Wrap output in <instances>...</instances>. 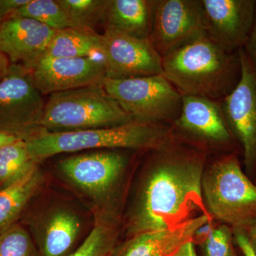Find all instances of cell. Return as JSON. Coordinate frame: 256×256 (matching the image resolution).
I'll return each instance as SVG.
<instances>
[{"mask_svg":"<svg viewBox=\"0 0 256 256\" xmlns=\"http://www.w3.org/2000/svg\"><path fill=\"white\" fill-rule=\"evenodd\" d=\"M207 32L202 0H156L150 40L162 58Z\"/></svg>","mask_w":256,"mask_h":256,"instance_id":"cell-8","label":"cell"},{"mask_svg":"<svg viewBox=\"0 0 256 256\" xmlns=\"http://www.w3.org/2000/svg\"><path fill=\"white\" fill-rule=\"evenodd\" d=\"M163 75L182 95L222 100L240 80V58L204 35L163 57Z\"/></svg>","mask_w":256,"mask_h":256,"instance_id":"cell-2","label":"cell"},{"mask_svg":"<svg viewBox=\"0 0 256 256\" xmlns=\"http://www.w3.org/2000/svg\"><path fill=\"white\" fill-rule=\"evenodd\" d=\"M32 76L43 96L102 85L107 78L102 56L44 57L32 70Z\"/></svg>","mask_w":256,"mask_h":256,"instance_id":"cell-11","label":"cell"},{"mask_svg":"<svg viewBox=\"0 0 256 256\" xmlns=\"http://www.w3.org/2000/svg\"><path fill=\"white\" fill-rule=\"evenodd\" d=\"M244 50L249 60L256 68V8L255 18H254L252 32Z\"/></svg>","mask_w":256,"mask_h":256,"instance_id":"cell-29","label":"cell"},{"mask_svg":"<svg viewBox=\"0 0 256 256\" xmlns=\"http://www.w3.org/2000/svg\"><path fill=\"white\" fill-rule=\"evenodd\" d=\"M0 256H38L26 230L14 225L0 236Z\"/></svg>","mask_w":256,"mask_h":256,"instance_id":"cell-24","label":"cell"},{"mask_svg":"<svg viewBox=\"0 0 256 256\" xmlns=\"http://www.w3.org/2000/svg\"><path fill=\"white\" fill-rule=\"evenodd\" d=\"M156 0H108L105 31L150 38Z\"/></svg>","mask_w":256,"mask_h":256,"instance_id":"cell-17","label":"cell"},{"mask_svg":"<svg viewBox=\"0 0 256 256\" xmlns=\"http://www.w3.org/2000/svg\"><path fill=\"white\" fill-rule=\"evenodd\" d=\"M42 181V175L36 168L20 181L0 190V236L14 225Z\"/></svg>","mask_w":256,"mask_h":256,"instance_id":"cell-19","label":"cell"},{"mask_svg":"<svg viewBox=\"0 0 256 256\" xmlns=\"http://www.w3.org/2000/svg\"><path fill=\"white\" fill-rule=\"evenodd\" d=\"M213 229L212 228L210 224L206 223L202 225L200 228L197 229L195 232L194 237H198V238H204L206 239V237L210 235V232Z\"/></svg>","mask_w":256,"mask_h":256,"instance_id":"cell-33","label":"cell"},{"mask_svg":"<svg viewBox=\"0 0 256 256\" xmlns=\"http://www.w3.org/2000/svg\"><path fill=\"white\" fill-rule=\"evenodd\" d=\"M101 55L108 78L163 75V58L150 38L105 31L102 34Z\"/></svg>","mask_w":256,"mask_h":256,"instance_id":"cell-10","label":"cell"},{"mask_svg":"<svg viewBox=\"0 0 256 256\" xmlns=\"http://www.w3.org/2000/svg\"><path fill=\"white\" fill-rule=\"evenodd\" d=\"M26 141L21 138L0 150V190L20 181L38 168Z\"/></svg>","mask_w":256,"mask_h":256,"instance_id":"cell-21","label":"cell"},{"mask_svg":"<svg viewBox=\"0 0 256 256\" xmlns=\"http://www.w3.org/2000/svg\"><path fill=\"white\" fill-rule=\"evenodd\" d=\"M13 15L36 20L54 31L73 28L58 0H30Z\"/></svg>","mask_w":256,"mask_h":256,"instance_id":"cell-23","label":"cell"},{"mask_svg":"<svg viewBox=\"0 0 256 256\" xmlns=\"http://www.w3.org/2000/svg\"><path fill=\"white\" fill-rule=\"evenodd\" d=\"M204 256H236L232 246V232L226 225L213 229L204 239Z\"/></svg>","mask_w":256,"mask_h":256,"instance_id":"cell-26","label":"cell"},{"mask_svg":"<svg viewBox=\"0 0 256 256\" xmlns=\"http://www.w3.org/2000/svg\"><path fill=\"white\" fill-rule=\"evenodd\" d=\"M126 160L114 152L78 154L60 162L62 172L74 184L90 196L106 194L124 171Z\"/></svg>","mask_w":256,"mask_h":256,"instance_id":"cell-14","label":"cell"},{"mask_svg":"<svg viewBox=\"0 0 256 256\" xmlns=\"http://www.w3.org/2000/svg\"><path fill=\"white\" fill-rule=\"evenodd\" d=\"M101 50L102 34L88 28H68L55 32L44 57L102 56Z\"/></svg>","mask_w":256,"mask_h":256,"instance_id":"cell-18","label":"cell"},{"mask_svg":"<svg viewBox=\"0 0 256 256\" xmlns=\"http://www.w3.org/2000/svg\"><path fill=\"white\" fill-rule=\"evenodd\" d=\"M132 121L102 84L50 95L40 127L50 132H74L116 127Z\"/></svg>","mask_w":256,"mask_h":256,"instance_id":"cell-4","label":"cell"},{"mask_svg":"<svg viewBox=\"0 0 256 256\" xmlns=\"http://www.w3.org/2000/svg\"><path fill=\"white\" fill-rule=\"evenodd\" d=\"M166 132L156 124L132 122L116 127L74 132L38 131L25 138L37 162L60 153L87 150L158 148L166 141Z\"/></svg>","mask_w":256,"mask_h":256,"instance_id":"cell-3","label":"cell"},{"mask_svg":"<svg viewBox=\"0 0 256 256\" xmlns=\"http://www.w3.org/2000/svg\"><path fill=\"white\" fill-rule=\"evenodd\" d=\"M10 65L11 64H10V60L6 58V56L0 52V80L4 78L6 74L8 73Z\"/></svg>","mask_w":256,"mask_h":256,"instance_id":"cell-32","label":"cell"},{"mask_svg":"<svg viewBox=\"0 0 256 256\" xmlns=\"http://www.w3.org/2000/svg\"><path fill=\"white\" fill-rule=\"evenodd\" d=\"M234 236L236 244L242 250L244 256H256V249L252 245L246 230L234 228Z\"/></svg>","mask_w":256,"mask_h":256,"instance_id":"cell-27","label":"cell"},{"mask_svg":"<svg viewBox=\"0 0 256 256\" xmlns=\"http://www.w3.org/2000/svg\"><path fill=\"white\" fill-rule=\"evenodd\" d=\"M78 218L68 210H58L46 224L41 242L42 256H67L80 232Z\"/></svg>","mask_w":256,"mask_h":256,"instance_id":"cell-20","label":"cell"},{"mask_svg":"<svg viewBox=\"0 0 256 256\" xmlns=\"http://www.w3.org/2000/svg\"><path fill=\"white\" fill-rule=\"evenodd\" d=\"M202 196L216 218L248 232L256 224V185L230 156L214 163L203 174Z\"/></svg>","mask_w":256,"mask_h":256,"instance_id":"cell-5","label":"cell"},{"mask_svg":"<svg viewBox=\"0 0 256 256\" xmlns=\"http://www.w3.org/2000/svg\"><path fill=\"white\" fill-rule=\"evenodd\" d=\"M208 36L224 50L244 48L255 18L256 0H202Z\"/></svg>","mask_w":256,"mask_h":256,"instance_id":"cell-12","label":"cell"},{"mask_svg":"<svg viewBox=\"0 0 256 256\" xmlns=\"http://www.w3.org/2000/svg\"><path fill=\"white\" fill-rule=\"evenodd\" d=\"M20 136L6 131L0 130V150L10 143L21 139ZM23 139V138H22Z\"/></svg>","mask_w":256,"mask_h":256,"instance_id":"cell-31","label":"cell"},{"mask_svg":"<svg viewBox=\"0 0 256 256\" xmlns=\"http://www.w3.org/2000/svg\"><path fill=\"white\" fill-rule=\"evenodd\" d=\"M45 102L32 70L11 64L0 80V130L23 139L42 130L40 122Z\"/></svg>","mask_w":256,"mask_h":256,"instance_id":"cell-7","label":"cell"},{"mask_svg":"<svg viewBox=\"0 0 256 256\" xmlns=\"http://www.w3.org/2000/svg\"><path fill=\"white\" fill-rule=\"evenodd\" d=\"M102 87L136 122L175 120L181 112L182 95L164 75L106 78Z\"/></svg>","mask_w":256,"mask_h":256,"instance_id":"cell-6","label":"cell"},{"mask_svg":"<svg viewBox=\"0 0 256 256\" xmlns=\"http://www.w3.org/2000/svg\"><path fill=\"white\" fill-rule=\"evenodd\" d=\"M170 256H198V255L195 250L193 242L191 240L184 244L174 254Z\"/></svg>","mask_w":256,"mask_h":256,"instance_id":"cell-30","label":"cell"},{"mask_svg":"<svg viewBox=\"0 0 256 256\" xmlns=\"http://www.w3.org/2000/svg\"><path fill=\"white\" fill-rule=\"evenodd\" d=\"M73 28L94 30L104 24L108 0H58Z\"/></svg>","mask_w":256,"mask_h":256,"instance_id":"cell-22","label":"cell"},{"mask_svg":"<svg viewBox=\"0 0 256 256\" xmlns=\"http://www.w3.org/2000/svg\"><path fill=\"white\" fill-rule=\"evenodd\" d=\"M203 163L200 156H164L146 178L130 220L134 235L176 226L201 207Z\"/></svg>","mask_w":256,"mask_h":256,"instance_id":"cell-1","label":"cell"},{"mask_svg":"<svg viewBox=\"0 0 256 256\" xmlns=\"http://www.w3.org/2000/svg\"><path fill=\"white\" fill-rule=\"evenodd\" d=\"M55 32L36 20L12 15L0 26V52L10 64L32 72L45 56Z\"/></svg>","mask_w":256,"mask_h":256,"instance_id":"cell-13","label":"cell"},{"mask_svg":"<svg viewBox=\"0 0 256 256\" xmlns=\"http://www.w3.org/2000/svg\"><path fill=\"white\" fill-rule=\"evenodd\" d=\"M238 53L240 80L220 102L230 132L242 144L246 166L252 170L256 166V68L244 48Z\"/></svg>","mask_w":256,"mask_h":256,"instance_id":"cell-9","label":"cell"},{"mask_svg":"<svg viewBox=\"0 0 256 256\" xmlns=\"http://www.w3.org/2000/svg\"><path fill=\"white\" fill-rule=\"evenodd\" d=\"M111 256L110 254V255H108V256Z\"/></svg>","mask_w":256,"mask_h":256,"instance_id":"cell-35","label":"cell"},{"mask_svg":"<svg viewBox=\"0 0 256 256\" xmlns=\"http://www.w3.org/2000/svg\"><path fill=\"white\" fill-rule=\"evenodd\" d=\"M175 122L185 132L208 142L225 144L232 140L220 102L216 100L182 95L181 112Z\"/></svg>","mask_w":256,"mask_h":256,"instance_id":"cell-15","label":"cell"},{"mask_svg":"<svg viewBox=\"0 0 256 256\" xmlns=\"http://www.w3.org/2000/svg\"><path fill=\"white\" fill-rule=\"evenodd\" d=\"M30 0H0V26Z\"/></svg>","mask_w":256,"mask_h":256,"instance_id":"cell-28","label":"cell"},{"mask_svg":"<svg viewBox=\"0 0 256 256\" xmlns=\"http://www.w3.org/2000/svg\"><path fill=\"white\" fill-rule=\"evenodd\" d=\"M247 232L248 234L249 238L252 240V245L254 246L256 249V224Z\"/></svg>","mask_w":256,"mask_h":256,"instance_id":"cell-34","label":"cell"},{"mask_svg":"<svg viewBox=\"0 0 256 256\" xmlns=\"http://www.w3.org/2000/svg\"><path fill=\"white\" fill-rule=\"evenodd\" d=\"M112 246V238L107 228L97 223L82 245L67 256H107L110 255Z\"/></svg>","mask_w":256,"mask_h":256,"instance_id":"cell-25","label":"cell"},{"mask_svg":"<svg viewBox=\"0 0 256 256\" xmlns=\"http://www.w3.org/2000/svg\"><path fill=\"white\" fill-rule=\"evenodd\" d=\"M208 222V216L202 215L171 228L137 234L114 256H172L184 244L191 242L197 229Z\"/></svg>","mask_w":256,"mask_h":256,"instance_id":"cell-16","label":"cell"}]
</instances>
